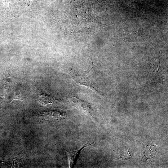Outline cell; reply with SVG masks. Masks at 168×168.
<instances>
[{
	"label": "cell",
	"instance_id": "1",
	"mask_svg": "<svg viewBox=\"0 0 168 168\" xmlns=\"http://www.w3.org/2000/svg\"><path fill=\"white\" fill-rule=\"evenodd\" d=\"M91 70L85 71L77 68H73L70 70L69 73L76 83L86 86L95 92L99 93V91L92 82L90 73Z\"/></svg>",
	"mask_w": 168,
	"mask_h": 168
},
{
	"label": "cell",
	"instance_id": "2",
	"mask_svg": "<svg viewBox=\"0 0 168 168\" xmlns=\"http://www.w3.org/2000/svg\"><path fill=\"white\" fill-rule=\"evenodd\" d=\"M147 75L151 79L161 83L163 77L160 62L157 60H152L144 66Z\"/></svg>",
	"mask_w": 168,
	"mask_h": 168
},
{
	"label": "cell",
	"instance_id": "3",
	"mask_svg": "<svg viewBox=\"0 0 168 168\" xmlns=\"http://www.w3.org/2000/svg\"><path fill=\"white\" fill-rule=\"evenodd\" d=\"M70 99L79 109L92 118H94L92 107L89 103L75 97L71 98Z\"/></svg>",
	"mask_w": 168,
	"mask_h": 168
},
{
	"label": "cell",
	"instance_id": "4",
	"mask_svg": "<svg viewBox=\"0 0 168 168\" xmlns=\"http://www.w3.org/2000/svg\"><path fill=\"white\" fill-rule=\"evenodd\" d=\"M94 143L91 144H87L83 146L80 149L73 151H66L67 156H68L70 168H72L74 166L77 159L79 156L81 151L84 148L88 146L92 145Z\"/></svg>",
	"mask_w": 168,
	"mask_h": 168
},
{
	"label": "cell",
	"instance_id": "5",
	"mask_svg": "<svg viewBox=\"0 0 168 168\" xmlns=\"http://www.w3.org/2000/svg\"><path fill=\"white\" fill-rule=\"evenodd\" d=\"M55 100L51 97L46 95H42L39 96L38 101L40 104L43 106H47L53 103Z\"/></svg>",
	"mask_w": 168,
	"mask_h": 168
}]
</instances>
